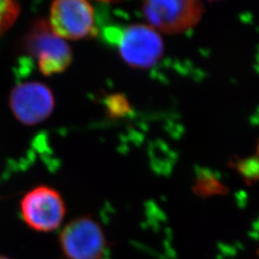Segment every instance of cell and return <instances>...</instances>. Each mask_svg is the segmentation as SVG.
I'll return each mask as SVG.
<instances>
[{
  "label": "cell",
  "mask_w": 259,
  "mask_h": 259,
  "mask_svg": "<svg viewBox=\"0 0 259 259\" xmlns=\"http://www.w3.org/2000/svg\"><path fill=\"white\" fill-rule=\"evenodd\" d=\"M24 51L37 60L39 71L45 76L65 71L73 60L72 49L53 32L48 20H36L24 38Z\"/></svg>",
  "instance_id": "obj_1"
},
{
  "label": "cell",
  "mask_w": 259,
  "mask_h": 259,
  "mask_svg": "<svg viewBox=\"0 0 259 259\" xmlns=\"http://www.w3.org/2000/svg\"><path fill=\"white\" fill-rule=\"evenodd\" d=\"M142 13L149 26L164 34L185 32L201 20L204 5L196 0H153L142 4Z\"/></svg>",
  "instance_id": "obj_2"
},
{
  "label": "cell",
  "mask_w": 259,
  "mask_h": 259,
  "mask_svg": "<svg viewBox=\"0 0 259 259\" xmlns=\"http://www.w3.org/2000/svg\"><path fill=\"white\" fill-rule=\"evenodd\" d=\"M117 47L122 60L133 68L148 69L161 59L163 40L148 24H132L118 32Z\"/></svg>",
  "instance_id": "obj_3"
},
{
  "label": "cell",
  "mask_w": 259,
  "mask_h": 259,
  "mask_svg": "<svg viewBox=\"0 0 259 259\" xmlns=\"http://www.w3.org/2000/svg\"><path fill=\"white\" fill-rule=\"evenodd\" d=\"M48 22L63 39L80 40L97 36L95 13L83 0H58L52 3Z\"/></svg>",
  "instance_id": "obj_4"
},
{
  "label": "cell",
  "mask_w": 259,
  "mask_h": 259,
  "mask_svg": "<svg viewBox=\"0 0 259 259\" xmlns=\"http://www.w3.org/2000/svg\"><path fill=\"white\" fill-rule=\"evenodd\" d=\"M20 211L24 222L32 230L50 232L63 223L66 206L59 191L47 185H39L22 198Z\"/></svg>",
  "instance_id": "obj_5"
},
{
  "label": "cell",
  "mask_w": 259,
  "mask_h": 259,
  "mask_svg": "<svg viewBox=\"0 0 259 259\" xmlns=\"http://www.w3.org/2000/svg\"><path fill=\"white\" fill-rule=\"evenodd\" d=\"M60 246L67 259H102L108 243L100 224L91 216H81L64 228Z\"/></svg>",
  "instance_id": "obj_6"
},
{
  "label": "cell",
  "mask_w": 259,
  "mask_h": 259,
  "mask_svg": "<svg viewBox=\"0 0 259 259\" xmlns=\"http://www.w3.org/2000/svg\"><path fill=\"white\" fill-rule=\"evenodd\" d=\"M10 109L17 120L33 126L47 120L55 108V97L47 84L26 82L15 87L9 98Z\"/></svg>",
  "instance_id": "obj_7"
},
{
  "label": "cell",
  "mask_w": 259,
  "mask_h": 259,
  "mask_svg": "<svg viewBox=\"0 0 259 259\" xmlns=\"http://www.w3.org/2000/svg\"><path fill=\"white\" fill-rule=\"evenodd\" d=\"M19 2L13 0H0V37L9 31L20 14Z\"/></svg>",
  "instance_id": "obj_8"
},
{
  "label": "cell",
  "mask_w": 259,
  "mask_h": 259,
  "mask_svg": "<svg viewBox=\"0 0 259 259\" xmlns=\"http://www.w3.org/2000/svg\"><path fill=\"white\" fill-rule=\"evenodd\" d=\"M105 104H106V109L108 111V114L113 118L123 117L131 111V106H130L129 102L125 98V96L122 94L110 95L106 99Z\"/></svg>",
  "instance_id": "obj_9"
},
{
  "label": "cell",
  "mask_w": 259,
  "mask_h": 259,
  "mask_svg": "<svg viewBox=\"0 0 259 259\" xmlns=\"http://www.w3.org/2000/svg\"><path fill=\"white\" fill-rule=\"evenodd\" d=\"M0 259H10L9 257H6V256H4V255H1L0 254Z\"/></svg>",
  "instance_id": "obj_10"
}]
</instances>
